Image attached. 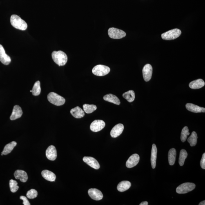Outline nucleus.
I'll list each match as a JSON object with an SVG mask.
<instances>
[{
	"label": "nucleus",
	"mask_w": 205,
	"mask_h": 205,
	"mask_svg": "<svg viewBox=\"0 0 205 205\" xmlns=\"http://www.w3.org/2000/svg\"><path fill=\"white\" fill-rule=\"evenodd\" d=\"M10 23L14 28L22 30H26L28 28V24L19 16L13 14L11 16Z\"/></svg>",
	"instance_id": "f257e3e1"
},
{
	"label": "nucleus",
	"mask_w": 205,
	"mask_h": 205,
	"mask_svg": "<svg viewBox=\"0 0 205 205\" xmlns=\"http://www.w3.org/2000/svg\"><path fill=\"white\" fill-rule=\"evenodd\" d=\"M52 57L54 62L59 66H63L66 64L68 60L67 56L66 54L61 51L52 52Z\"/></svg>",
	"instance_id": "f03ea898"
},
{
	"label": "nucleus",
	"mask_w": 205,
	"mask_h": 205,
	"mask_svg": "<svg viewBox=\"0 0 205 205\" xmlns=\"http://www.w3.org/2000/svg\"><path fill=\"white\" fill-rule=\"evenodd\" d=\"M48 99L49 102L57 106L63 105L65 102L64 98L53 92L48 94Z\"/></svg>",
	"instance_id": "7ed1b4c3"
},
{
	"label": "nucleus",
	"mask_w": 205,
	"mask_h": 205,
	"mask_svg": "<svg viewBox=\"0 0 205 205\" xmlns=\"http://www.w3.org/2000/svg\"><path fill=\"white\" fill-rule=\"evenodd\" d=\"M110 71V68L104 65H98L94 67L92 70V73L97 76H104L107 75Z\"/></svg>",
	"instance_id": "20e7f679"
},
{
	"label": "nucleus",
	"mask_w": 205,
	"mask_h": 205,
	"mask_svg": "<svg viewBox=\"0 0 205 205\" xmlns=\"http://www.w3.org/2000/svg\"><path fill=\"white\" fill-rule=\"evenodd\" d=\"M181 31L178 29H173L164 33L161 35L162 39L165 40H173L181 35Z\"/></svg>",
	"instance_id": "39448f33"
},
{
	"label": "nucleus",
	"mask_w": 205,
	"mask_h": 205,
	"mask_svg": "<svg viewBox=\"0 0 205 205\" xmlns=\"http://www.w3.org/2000/svg\"><path fill=\"white\" fill-rule=\"evenodd\" d=\"M195 187V185L194 183H185L178 186L176 191L178 194L186 193L193 190Z\"/></svg>",
	"instance_id": "423d86ee"
},
{
	"label": "nucleus",
	"mask_w": 205,
	"mask_h": 205,
	"mask_svg": "<svg viewBox=\"0 0 205 205\" xmlns=\"http://www.w3.org/2000/svg\"><path fill=\"white\" fill-rule=\"evenodd\" d=\"M108 34L110 38L116 39H122L126 35V33L124 31L114 28L109 29Z\"/></svg>",
	"instance_id": "0eeeda50"
},
{
	"label": "nucleus",
	"mask_w": 205,
	"mask_h": 205,
	"mask_svg": "<svg viewBox=\"0 0 205 205\" xmlns=\"http://www.w3.org/2000/svg\"><path fill=\"white\" fill-rule=\"evenodd\" d=\"M105 126V123L104 121L100 120H96L91 123L90 129L92 132H98L102 130Z\"/></svg>",
	"instance_id": "6e6552de"
},
{
	"label": "nucleus",
	"mask_w": 205,
	"mask_h": 205,
	"mask_svg": "<svg viewBox=\"0 0 205 205\" xmlns=\"http://www.w3.org/2000/svg\"><path fill=\"white\" fill-rule=\"evenodd\" d=\"M153 68L151 65L147 64L145 65L143 69V77L144 81H149L151 79Z\"/></svg>",
	"instance_id": "1a4fd4ad"
},
{
	"label": "nucleus",
	"mask_w": 205,
	"mask_h": 205,
	"mask_svg": "<svg viewBox=\"0 0 205 205\" xmlns=\"http://www.w3.org/2000/svg\"><path fill=\"white\" fill-rule=\"evenodd\" d=\"M140 157L137 154H134L131 156L127 161L126 165L129 168H132L135 167L138 163Z\"/></svg>",
	"instance_id": "9d476101"
},
{
	"label": "nucleus",
	"mask_w": 205,
	"mask_h": 205,
	"mask_svg": "<svg viewBox=\"0 0 205 205\" xmlns=\"http://www.w3.org/2000/svg\"><path fill=\"white\" fill-rule=\"evenodd\" d=\"M88 194L90 197L94 200L100 201L103 198L101 192L96 188H91L88 190Z\"/></svg>",
	"instance_id": "9b49d317"
},
{
	"label": "nucleus",
	"mask_w": 205,
	"mask_h": 205,
	"mask_svg": "<svg viewBox=\"0 0 205 205\" xmlns=\"http://www.w3.org/2000/svg\"><path fill=\"white\" fill-rule=\"evenodd\" d=\"M83 160L85 163L89 165L91 167L95 170L99 169L100 165L98 161L94 158L90 157H84L83 158Z\"/></svg>",
	"instance_id": "f8f14e48"
},
{
	"label": "nucleus",
	"mask_w": 205,
	"mask_h": 205,
	"mask_svg": "<svg viewBox=\"0 0 205 205\" xmlns=\"http://www.w3.org/2000/svg\"><path fill=\"white\" fill-rule=\"evenodd\" d=\"M47 159L51 161L55 160L57 157V150L55 147L50 146L47 148L46 152Z\"/></svg>",
	"instance_id": "ddd939ff"
},
{
	"label": "nucleus",
	"mask_w": 205,
	"mask_h": 205,
	"mask_svg": "<svg viewBox=\"0 0 205 205\" xmlns=\"http://www.w3.org/2000/svg\"><path fill=\"white\" fill-rule=\"evenodd\" d=\"M0 61L5 65H8L11 61L10 57L5 53L4 49L0 45Z\"/></svg>",
	"instance_id": "4468645a"
},
{
	"label": "nucleus",
	"mask_w": 205,
	"mask_h": 205,
	"mask_svg": "<svg viewBox=\"0 0 205 205\" xmlns=\"http://www.w3.org/2000/svg\"><path fill=\"white\" fill-rule=\"evenodd\" d=\"M124 130V126L122 124L116 125L111 131L110 135L112 138H117L122 133Z\"/></svg>",
	"instance_id": "2eb2a0df"
},
{
	"label": "nucleus",
	"mask_w": 205,
	"mask_h": 205,
	"mask_svg": "<svg viewBox=\"0 0 205 205\" xmlns=\"http://www.w3.org/2000/svg\"><path fill=\"white\" fill-rule=\"evenodd\" d=\"M23 114L22 110L21 108L19 105L14 106L13 110L11 115L10 117L11 120L13 121L14 120L19 118L21 117Z\"/></svg>",
	"instance_id": "dca6fc26"
},
{
	"label": "nucleus",
	"mask_w": 205,
	"mask_h": 205,
	"mask_svg": "<svg viewBox=\"0 0 205 205\" xmlns=\"http://www.w3.org/2000/svg\"><path fill=\"white\" fill-rule=\"evenodd\" d=\"M15 179H19L21 182H26L28 179V175L26 172L23 170H17L14 173Z\"/></svg>",
	"instance_id": "f3484780"
},
{
	"label": "nucleus",
	"mask_w": 205,
	"mask_h": 205,
	"mask_svg": "<svg viewBox=\"0 0 205 205\" xmlns=\"http://www.w3.org/2000/svg\"><path fill=\"white\" fill-rule=\"evenodd\" d=\"M186 109L195 113H200V112H205V108L201 107L197 105L192 104V103H188L186 105Z\"/></svg>",
	"instance_id": "a211bd4d"
},
{
	"label": "nucleus",
	"mask_w": 205,
	"mask_h": 205,
	"mask_svg": "<svg viewBox=\"0 0 205 205\" xmlns=\"http://www.w3.org/2000/svg\"><path fill=\"white\" fill-rule=\"evenodd\" d=\"M70 113L74 117L77 119L81 118L85 116L84 111L79 106L72 109L70 111Z\"/></svg>",
	"instance_id": "6ab92c4d"
},
{
	"label": "nucleus",
	"mask_w": 205,
	"mask_h": 205,
	"mask_svg": "<svg viewBox=\"0 0 205 205\" xmlns=\"http://www.w3.org/2000/svg\"><path fill=\"white\" fill-rule=\"evenodd\" d=\"M157 149L155 144L152 145L151 150V163L152 168L155 169L156 166Z\"/></svg>",
	"instance_id": "aec40b11"
},
{
	"label": "nucleus",
	"mask_w": 205,
	"mask_h": 205,
	"mask_svg": "<svg viewBox=\"0 0 205 205\" xmlns=\"http://www.w3.org/2000/svg\"><path fill=\"white\" fill-rule=\"evenodd\" d=\"M205 83L204 80L201 79L196 80L190 83L189 86L190 88L193 89H197L202 88L205 86Z\"/></svg>",
	"instance_id": "412c9836"
},
{
	"label": "nucleus",
	"mask_w": 205,
	"mask_h": 205,
	"mask_svg": "<svg viewBox=\"0 0 205 205\" xmlns=\"http://www.w3.org/2000/svg\"><path fill=\"white\" fill-rule=\"evenodd\" d=\"M41 175L44 178L50 182L55 181L56 175L53 173L50 170H45L41 172Z\"/></svg>",
	"instance_id": "4be33fe9"
},
{
	"label": "nucleus",
	"mask_w": 205,
	"mask_h": 205,
	"mask_svg": "<svg viewBox=\"0 0 205 205\" xmlns=\"http://www.w3.org/2000/svg\"><path fill=\"white\" fill-rule=\"evenodd\" d=\"M103 99L108 102L114 103L117 105L120 104L121 101L116 96L112 94H108L103 97Z\"/></svg>",
	"instance_id": "5701e85b"
},
{
	"label": "nucleus",
	"mask_w": 205,
	"mask_h": 205,
	"mask_svg": "<svg viewBox=\"0 0 205 205\" xmlns=\"http://www.w3.org/2000/svg\"><path fill=\"white\" fill-rule=\"evenodd\" d=\"M131 186V184L128 181H123L120 182L117 186V189L120 192H124L128 190Z\"/></svg>",
	"instance_id": "b1692460"
},
{
	"label": "nucleus",
	"mask_w": 205,
	"mask_h": 205,
	"mask_svg": "<svg viewBox=\"0 0 205 205\" xmlns=\"http://www.w3.org/2000/svg\"><path fill=\"white\" fill-rule=\"evenodd\" d=\"M176 157V150L174 148H172L168 152V161L170 165H173L175 163Z\"/></svg>",
	"instance_id": "393cba45"
},
{
	"label": "nucleus",
	"mask_w": 205,
	"mask_h": 205,
	"mask_svg": "<svg viewBox=\"0 0 205 205\" xmlns=\"http://www.w3.org/2000/svg\"><path fill=\"white\" fill-rule=\"evenodd\" d=\"M16 145H17V143L15 141H13V142L7 144L4 147L2 154L3 155H7V154L10 153L12 151V150L16 146Z\"/></svg>",
	"instance_id": "a878e982"
},
{
	"label": "nucleus",
	"mask_w": 205,
	"mask_h": 205,
	"mask_svg": "<svg viewBox=\"0 0 205 205\" xmlns=\"http://www.w3.org/2000/svg\"><path fill=\"white\" fill-rule=\"evenodd\" d=\"M123 97L129 102H133L135 99V93L133 90H130L123 94Z\"/></svg>",
	"instance_id": "bb28decb"
},
{
	"label": "nucleus",
	"mask_w": 205,
	"mask_h": 205,
	"mask_svg": "<svg viewBox=\"0 0 205 205\" xmlns=\"http://www.w3.org/2000/svg\"><path fill=\"white\" fill-rule=\"evenodd\" d=\"M197 136L195 132H193L192 135L188 139V142L190 143V146H195L197 143Z\"/></svg>",
	"instance_id": "cd10ccee"
},
{
	"label": "nucleus",
	"mask_w": 205,
	"mask_h": 205,
	"mask_svg": "<svg viewBox=\"0 0 205 205\" xmlns=\"http://www.w3.org/2000/svg\"><path fill=\"white\" fill-rule=\"evenodd\" d=\"M32 94L34 96H38L40 94L41 89L40 87V83L39 81H37L34 84L33 88L32 89Z\"/></svg>",
	"instance_id": "c85d7f7f"
},
{
	"label": "nucleus",
	"mask_w": 205,
	"mask_h": 205,
	"mask_svg": "<svg viewBox=\"0 0 205 205\" xmlns=\"http://www.w3.org/2000/svg\"><path fill=\"white\" fill-rule=\"evenodd\" d=\"M84 111L87 114H90L95 111L97 109V106L94 105L85 104L83 105Z\"/></svg>",
	"instance_id": "c756f323"
},
{
	"label": "nucleus",
	"mask_w": 205,
	"mask_h": 205,
	"mask_svg": "<svg viewBox=\"0 0 205 205\" xmlns=\"http://www.w3.org/2000/svg\"><path fill=\"white\" fill-rule=\"evenodd\" d=\"M187 156L188 154L187 153L186 150L184 149H182L181 150L179 161L180 165L181 166L184 165L185 161L186 160Z\"/></svg>",
	"instance_id": "7c9ffc66"
},
{
	"label": "nucleus",
	"mask_w": 205,
	"mask_h": 205,
	"mask_svg": "<svg viewBox=\"0 0 205 205\" xmlns=\"http://www.w3.org/2000/svg\"><path fill=\"white\" fill-rule=\"evenodd\" d=\"M190 133L189 132V129L187 127H185L182 129V132L181 133V140L182 142L184 143L186 141L188 136L190 135Z\"/></svg>",
	"instance_id": "2f4dec72"
},
{
	"label": "nucleus",
	"mask_w": 205,
	"mask_h": 205,
	"mask_svg": "<svg viewBox=\"0 0 205 205\" xmlns=\"http://www.w3.org/2000/svg\"><path fill=\"white\" fill-rule=\"evenodd\" d=\"M11 192L12 193H15L18 191L19 186H17L18 183L13 180H10L9 182Z\"/></svg>",
	"instance_id": "473e14b6"
},
{
	"label": "nucleus",
	"mask_w": 205,
	"mask_h": 205,
	"mask_svg": "<svg viewBox=\"0 0 205 205\" xmlns=\"http://www.w3.org/2000/svg\"><path fill=\"white\" fill-rule=\"evenodd\" d=\"M38 195L37 192L35 189H31L28 191L27 193V197L30 199H33L37 197Z\"/></svg>",
	"instance_id": "72a5a7b5"
},
{
	"label": "nucleus",
	"mask_w": 205,
	"mask_h": 205,
	"mask_svg": "<svg viewBox=\"0 0 205 205\" xmlns=\"http://www.w3.org/2000/svg\"><path fill=\"white\" fill-rule=\"evenodd\" d=\"M200 165L201 167L203 169H205V153H204L202 156L200 162Z\"/></svg>",
	"instance_id": "f704fd0d"
},
{
	"label": "nucleus",
	"mask_w": 205,
	"mask_h": 205,
	"mask_svg": "<svg viewBox=\"0 0 205 205\" xmlns=\"http://www.w3.org/2000/svg\"><path fill=\"white\" fill-rule=\"evenodd\" d=\"M20 199L22 200L23 201V204L24 205H30V202L28 200V199H27L26 197H24V196H21L20 197Z\"/></svg>",
	"instance_id": "c9c22d12"
},
{
	"label": "nucleus",
	"mask_w": 205,
	"mask_h": 205,
	"mask_svg": "<svg viewBox=\"0 0 205 205\" xmlns=\"http://www.w3.org/2000/svg\"><path fill=\"white\" fill-rule=\"evenodd\" d=\"M140 205H148V202H147V201H144V202H141L140 204Z\"/></svg>",
	"instance_id": "e433bc0d"
},
{
	"label": "nucleus",
	"mask_w": 205,
	"mask_h": 205,
	"mask_svg": "<svg viewBox=\"0 0 205 205\" xmlns=\"http://www.w3.org/2000/svg\"><path fill=\"white\" fill-rule=\"evenodd\" d=\"M199 205H205V200L203 201L202 202H201L199 204Z\"/></svg>",
	"instance_id": "4c0bfd02"
},
{
	"label": "nucleus",
	"mask_w": 205,
	"mask_h": 205,
	"mask_svg": "<svg viewBox=\"0 0 205 205\" xmlns=\"http://www.w3.org/2000/svg\"><path fill=\"white\" fill-rule=\"evenodd\" d=\"M32 92V90H30V92Z\"/></svg>",
	"instance_id": "58836bf2"
}]
</instances>
